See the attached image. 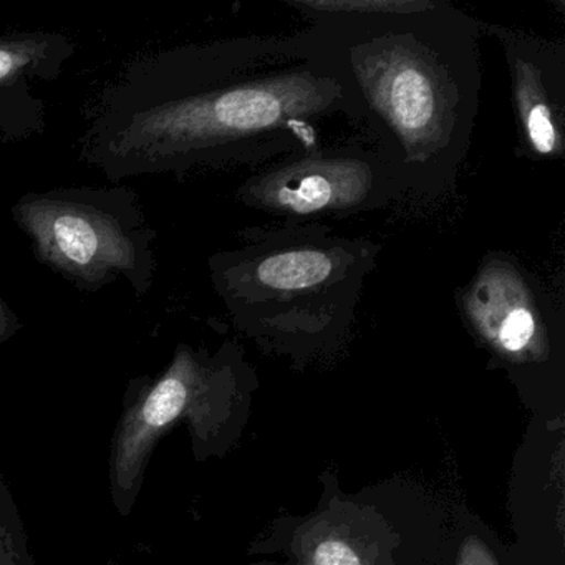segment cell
Instances as JSON below:
<instances>
[{
    "label": "cell",
    "instance_id": "cell-6",
    "mask_svg": "<svg viewBox=\"0 0 565 565\" xmlns=\"http://www.w3.org/2000/svg\"><path fill=\"white\" fill-rule=\"evenodd\" d=\"M224 353L211 356L204 350L180 345L168 369L158 379L134 380L124 415L115 429L110 452V494L115 508L128 515L140 495L154 446L181 419L201 426L211 398L231 379Z\"/></svg>",
    "mask_w": 565,
    "mask_h": 565
},
{
    "label": "cell",
    "instance_id": "cell-12",
    "mask_svg": "<svg viewBox=\"0 0 565 565\" xmlns=\"http://www.w3.org/2000/svg\"><path fill=\"white\" fill-rule=\"evenodd\" d=\"M24 323L21 317L9 306L8 300L0 296V345H4L12 337L18 335Z\"/></svg>",
    "mask_w": 565,
    "mask_h": 565
},
{
    "label": "cell",
    "instance_id": "cell-4",
    "mask_svg": "<svg viewBox=\"0 0 565 565\" xmlns=\"http://www.w3.org/2000/svg\"><path fill=\"white\" fill-rule=\"evenodd\" d=\"M11 214L38 263L75 289L95 294L125 280L138 299L153 289L157 231L134 188L31 191L12 204Z\"/></svg>",
    "mask_w": 565,
    "mask_h": 565
},
{
    "label": "cell",
    "instance_id": "cell-2",
    "mask_svg": "<svg viewBox=\"0 0 565 565\" xmlns=\"http://www.w3.org/2000/svg\"><path fill=\"white\" fill-rule=\"evenodd\" d=\"M306 19L332 47L398 201L431 206L455 193L479 114V22L445 0Z\"/></svg>",
    "mask_w": 565,
    "mask_h": 565
},
{
    "label": "cell",
    "instance_id": "cell-7",
    "mask_svg": "<svg viewBox=\"0 0 565 565\" xmlns=\"http://www.w3.org/2000/svg\"><path fill=\"white\" fill-rule=\"evenodd\" d=\"M462 322L509 360L545 359L564 306L551 287L505 250H489L455 292Z\"/></svg>",
    "mask_w": 565,
    "mask_h": 565
},
{
    "label": "cell",
    "instance_id": "cell-1",
    "mask_svg": "<svg viewBox=\"0 0 565 565\" xmlns=\"http://www.w3.org/2000/svg\"><path fill=\"white\" fill-rule=\"evenodd\" d=\"M362 134L355 98L316 25L148 52L87 111L81 158L110 183L259 168Z\"/></svg>",
    "mask_w": 565,
    "mask_h": 565
},
{
    "label": "cell",
    "instance_id": "cell-9",
    "mask_svg": "<svg viewBox=\"0 0 565 565\" xmlns=\"http://www.w3.org/2000/svg\"><path fill=\"white\" fill-rule=\"evenodd\" d=\"M75 42L58 32L0 35V141L19 143L44 134L47 115L35 85L61 77Z\"/></svg>",
    "mask_w": 565,
    "mask_h": 565
},
{
    "label": "cell",
    "instance_id": "cell-5",
    "mask_svg": "<svg viewBox=\"0 0 565 565\" xmlns=\"http://www.w3.org/2000/svg\"><path fill=\"white\" fill-rule=\"evenodd\" d=\"M237 203L284 223H317L385 210L398 201L388 168L365 138L299 151L253 171Z\"/></svg>",
    "mask_w": 565,
    "mask_h": 565
},
{
    "label": "cell",
    "instance_id": "cell-3",
    "mask_svg": "<svg viewBox=\"0 0 565 565\" xmlns=\"http://www.w3.org/2000/svg\"><path fill=\"white\" fill-rule=\"evenodd\" d=\"M382 244L320 223L250 226L207 260L234 327L274 345H316L349 332Z\"/></svg>",
    "mask_w": 565,
    "mask_h": 565
},
{
    "label": "cell",
    "instance_id": "cell-10",
    "mask_svg": "<svg viewBox=\"0 0 565 565\" xmlns=\"http://www.w3.org/2000/svg\"><path fill=\"white\" fill-rule=\"evenodd\" d=\"M0 565H35L18 502L0 469Z\"/></svg>",
    "mask_w": 565,
    "mask_h": 565
},
{
    "label": "cell",
    "instance_id": "cell-8",
    "mask_svg": "<svg viewBox=\"0 0 565 565\" xmlns=\"http://www.w3.org/2000/svg\"><path fill=\"white\" fill-rule=\"evenodd\" d=\"M484 29L498 41L508 65L519 157L561 160L565 151V45L501 25Z\"/></svg>",
    "mask_w": 565,
    "mask_h": 565
},
{
    "label": "cell",
    "instance_id": "cell-11",
    "mask_svg": "<svg viewBox=\"0 0 565 565\" xmlns=\"http://www.w3.org/2000/svg\"><path fill=\"white\" fill-rule=\"evenodd\" d=\"M313 565H362L359 555L339 541H327L313 552Z\"/></svg>",
    "mask_w": 565,
    "mask_h": 565
}]
</instances>
